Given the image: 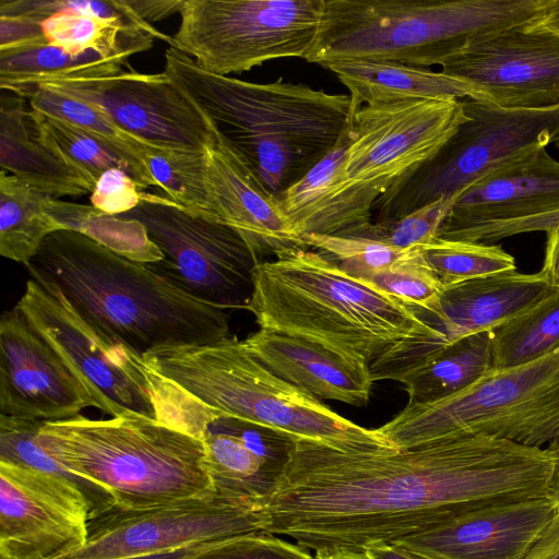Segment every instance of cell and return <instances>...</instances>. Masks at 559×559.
I'll list each match as a JSON object with an SVG mask.
<instances>
[{"label": "cell", "instance_id": "bcb514c9", "mask_svg": "<svg viewBox=\"0 0 559 559\" xmlns=\"http://www.w3.org/2000/svg\"><path fill=\"white\" fill-rule=\"evenodd\" d=\"M540 272L551 287H559V228L546 233L545 255Z\"/></svg>", "mask_w": 559, "mask_h": 559}, {"label": "cell", "instance_id": "f907efd6", "mask_svg": "<svg viewBox=\"0 0 559 559\" xmlns=\"http://www.w3.org/2000/svg\"><path fill=\"white\" fill-rule=\"evenodd\" d=\"M552 457L551 472L547 486V498L559 513V442L547 447Z\"/></svg>", "mask_w": 559, "mask_h": 559}, {"label": "cell", "instance_id": "7dc6e473", "mask_svg": "<svg viewBox=\"0 0 559 559\" xmlns=\"http://www.w3.org/2000/svg\"><path fill=\"white\" fill-rule=\"evenodd\" d=\"M226 539V538H225ZM223 539L219 540H210V542H200L190 544L180 548H176L173 550L152 552L140 556H131L118 559H192L198 555L211 549L216 546Z\"/></svg>", "mask_w": 559, "mask_h": 559}, {"label": "cell", "instance_id": "60d3db41", "mask_svg": "<svg viewBox=\"0 0 559 559\" xmlns=\"http://www.w3.org/2000/svg\"><path fill=\"white\" fill-rule=\"evenodd\" d=\"M192 559H314V556L296 543L257 532L223 539Z\"/></svg>", "mask_w": 559, "mask_h": 559}, {"label": "cell", "instance_id": "6da1fadb", "mask_svg": "<svg viewBox=\"0 0 559 559\" xmlns=\"http://www.w3.org/2000/svg\"><path fill=\"white\" fill-rule=\"evenodd\" d=\"M551 466L547 448L485 435L383 453L294 439L259 510L262 532L314 554L365 551L475 509L547 497Z\"/></svg>", "mask_w": 559, "mask_h": 559}, {"label": "cell", "instance_id": "52a82bcc", "mask_svg": "<svg viewBox=\"0 0 559 559\" xmlns=\"http://www.w3.org/2000/svg\"><path fill=\"white\" fill-rule=\"evenodd\" d=\"M543 0H325L306 59L441 66L476 37L527 24Z\"/></svg>", "mask_w": 559, "mask_h": 559}, {"label": "cell", "instance_id": "1f68e13d", "mask_svg": "<svg viewBox=\"0 0 559 559\" xmlns=\"http://www.w3.org/2000/svg\"><path fill=\"white\" fill-rule=\"evenodd\" d=\"M28 119L36 139L86 185L90 193L109 168L123 169L136 182L135 171L126 160L81 128L32 108Z\"/></svg>", "mask_w": 559, "mask_h": 559}, {"label": "cell", "instance_id": "f35d334b", "mask_svg": "<svg viewBox=\"0 0 559 559\" xmlns=\"http://www.w3.org/2000/svg\"><path fill=\"white\" fill-rule=\"evenodd\" d=\"M457 195L442 197L400 218L372 222L365 233L357 237L380 240L401 249L424 248L439 236Z\"/></svg>", "mask_w": 559, "mask_h": 559}, {"label": "cell", "instance_id": "f5cc1de1", "mask_svg": "<svg viewBox=\"0 0 559 559\" xmlns=\"http://www.w3.org/2000/svg\"><path fill=\"white\" fill-rule=\"evenodd\" d=\"M552 143L559 150V134L554 139Z\"/></svg>", "mask_w": 559, "mask_h": 559}, {"label": "cell", "instance_id": "4fadbf2b", "mask_svg": "<svg viewBox=\"0 0 559 559\" xmlns=\"http://www.w3.org/2000/svg\"><path fill=\"white\" fill-rule=\"evenodd\" d=\"M112 417L158 420L157 376L143 356L82 317L57 290L34 280L15 305Z\"/></svg>", "mask_w": 559, "mask_h": 559}, {"label": "cell", "instance_id": "2e32d148", "mask_svg": "<svg viewBox=\"0 0 559 559\" xmlns=\"http://www.w3.org/2000/svg\"><path fill=\"white\" fill-rule=\"evenodd\" d=\"M440 67L503 108L559 105V35L547 31L523 24L476 37Z\"/></svg>", "mask_w": 559, "mask_h": 559}, {"label": "cell", "instance_id": "b9f144b4", "mask_svg": "<svg viewBox=\"0 0 559 559\" xmlns=\"http://www.w3.org/2000/svg\"><path fill=\"white\" fill-rule=\"evenodd\" d=\"M141 189L123 169L109 168L96 181L91 193L92 206L108 215L134 210L141 201Z\"/></svg>", "mask_w": 559, "mask_h": 559}, {"label": "cell", "instance_id": "d6986e66", "mask_svg": "<svg viewBox=\"0 0 559 559\" xmlns=\"http://www.w3.org/2000/svg\"><path fill=\"white\" fill-rule=\"evenodd\" d=\"M552 288L540 271L495 274L444 285L437 301L424 309L436 336H413L400 345L404 362L416 366L435 352L473 334L491 332Z\"/></svg>", "mask_w": 559, "mask_h": 559}, {"label": "cell", "instance_id": "74e56055", "mask_svg": "<svg viewBox=\"0 0 559 559\" xmlns=\"http://www.w3.org/2000/svg\"><path fill=\"white\" fill-rule=\"evenodd\" d=\"M301 238L307 248L317 249L358 278L390 269L421 248L401 249L380 240L357 236L307 234Z\"/></svg>", "mask_w": 559, "mask_h": 559}, {"label": "cell", "instance_id": "ee69618b", "mask_svg": "<svg viewBox=\"0 0 559 559\" xmlns=\"http://www.w3.org/2000/svg\"><path fill=\"white\" fill-rule=\"evenodd\" d=\"M132 11L150 23L179 14L182 0H127Z\"/></svg>", "mask_w": 559, "mask_h": 559}, {"label": "cell", "instance_id": "f546056e", "mask_svg": "<svg viewBox=\"0 0 559 559\" xmlns=\"http://www.w3.org/2000/svg\"><path fill=\"white\" fill-rule=\"evenodd\" d=\"M25 98L29 108L68 121L102 141L134 169L141 190L156 187L146 165L147 153L156 147L122 130L103 111L73 97L37 87Z\"/></svg>", "mask_w": 559, "mask_h": 559}, {"label": "cell", "instance_id": "d6a6232c", "mask_svg": "<svg viewBox=\"0 0 559 559\" xmlns=\"http://www.w3.org/2000/svg\"><path fill=\"white\" fill-rule=\"evenodd\" d=\"M46 41L72 55L90 51L104 57L147 50L153 36L91 14L61 11L40 24Z\"/></svg>", "mask_w": 559, "mask_h": 559}, {"label": "cell", "instance_id": "83f0119b", "mask_svg": "<svg viewBox=\"0 0 559 559\" xmlns=\"http://www.w3.org/2000/svg\"><path fill=\"white\" fill-rule=\"evenodd\" d=\"M127 55H72L48 43L0 51V88L25 98L35 87L58 80L112 75L128 64Z\"/></svg>", "mask_w": 559, "mask_h": 559}, {"label": "cell", "instance_id": "f6af8a7d", "mask_svg": "<svg viewBox=\"0 0 559 559\" xmlns=\"http://www.w3.org/2000/svg\"><path fill=\"white\" fill-rule=\"evenodd\" d=\"M524 559H559V513L548 523Z\"/></svg>", "mask_w": 559, "mask_h": 559}, {"label": "cell", "instance_id": "7402d4cb", "mask_svg": "<svg viewBox=\"0 0 559 559\" xmlns=\"http://www.w3.org/2000/svg\"><path fill=\"white\" fill-rule=\"evenodd\" d=\"M207 159L221 223L236 229L261 262L307 248L278 199L217 131Z\"/></svg>", "mask_w": 559, "mask_h": 559}, {"label": "cell", "instance_id": "8992f818", "mask_svg": "<svg viewBox=\"0 0 559 559\" xmlns=\"http://www.w3.org/2000/svg\"><path fill=\"white\" fill-rule=\"evenodd\" d=\"M44 448L68 471L105 488L121 509L216 495L201 439L143 416L45 421Z\"/></svg>", "mask_w": 559, "mask_h": 559}, {"label": "cell", "instance_id": "d4e9b609", "mask_svg": "<svg viewBox=\"0 0 559 559\" xmlns=\"http://www.w3.org/2000/svg\"><path fill=\"white\" fill-rule=\"evenodd\" d=\"M7 92V91H5ZM25 98L2 91L0 97V165L21 181L52 197L90 193L86 185L71 173L29 133Z\"/></svg>", "mask_w": 559, "mask_h": 559}, {"label": "cell", "instance_id": "8d00e7d4", "mask_svg": "<svg viewBox=\"0 0 559 559\" xmlns=\"http://www.w3.org/2000/svg\"><path fill=\"white\" fill-rule=\"evenodd\" d=\"M423 249L428 265L443 285L516 271L514 257L495 243L437 237Z\"/></svg>", "mask_w": 559, "mask_h": 559}, {"label": "cell", "instance_id": "f1b7e54d", "mask_svg": "<svg viewBox=\"0 0 559 559\" xmlns=\"http://www.w3.org/2000/svg\"><path fill=\"white\" fill-rule=\"evenodd\" d=\"M48 194L1 169L0 253L27 264L50 234L62 227L46 212Z\"/></svg>", "mask_w": 559, "mask_h": 559}, {"label": "cell", "instance_id": "c3c4849f", "mask_svg": "<svg viewBox=\"0 0 559 559\" xmlns=\"http://www.w3.org/2000/svg\"><path fill=\"white\" fill-rule=\"evenodd\" d=\"M368 559H429L396 543H381L365 549Z\"/></svg>", "mask_w": 559, "mask_h": 559}, {"label": "cell", "instance_id": "44dd1931", "mask_svg": "<svg viewBox=\"0 0 559 559\" xmlns=\"http://www.w3.org/2000/svg\"><path fill=\"white\" fill-rule=\"evenodd\" d=\"M559 210V162L543 144L521 150L455 198L439 238L484 223Z\"/></svg>", "mask_w": 559, "mask_h": 559}, {"label": "cell", "instance_id": "9a60e30c", "mask_svg": "<svg viewBox=\"0 0 559 559\" xmlns=\"http://www.w3.org/2000/svg\"><path fill=\"white\" fill-rule=\"evenodd\" d=\"M37 87L95 107L122 130L156 148L206 151L216 141L210 119L165 72L122 71L58 80Z\"/></svg>", "mask_w": 559, "mask_h": 559}, {"label": "cell", "instance_id": "603a6c76", "mask_svg": "<svg viewBox=\"0 0 559 559\" xmlns=\"http://www.w3.org/2000/svg\"><path fill=\"white\" fill-rule=\"evenodd\" d=\"M271 371L319 400L366 406L373 378L360 362L304 337L259 329L243 340Z\"/></svg>", "mask_w": 559, "mask_h": 559}, {"label": "cell", "instance_id": "5b68a950", "mask_svg": "<svg viewBox=\"0 0 559 559\" xmlns=\"http://www.w3.org/2000/svg\"><path fill=\"white\" fill-rule=\"evenodd\" d=\"M246 310L260 329L307 338L367 365L403 340L436 335L424 308L308 248L259 263Z\"/></svg>", "mask_w": 559, "mask_h": 559}, {"label": "cell", "instance_id": "7c38bea8", "mask_svg": "<svg viewBox=\"0 0 559 559\" xmlns=\"http://www.w3.org/2000/svg\"><path fill=\"white\" fill-rule=\"evenodd\" d=\"M135 219L163 253L146 266L195 299L221 309H246L261 263L233 227L141 191L140 204L117 215Z\"/></svg>", "mask_w": 559, "mask_h": 559}, {"label": "cell", "instance_id": "e575fe53", "mask_svg": "<svg viewBox=\"0 0 559 559\" xmlns=\"http://www.w3.org/2000/svg\"><path fill=\"white\" fill-rule=\"evenodd\" d=\"M46 212L62 227L79 231L128 259L150 263L163 253L135 219L105 214L92 205L60 201L48 195Z\"/></svg>", "mask_w": 559, "mask_h": 559}, {"label": "cell", "instance_id": "e0dca14e", "mask_svg": "<svg viewBox=\"0 0 559 559\" xmlns=\"http://www.w3.org/2000/svg\"><path fill=\"white\" fill-rule=\"evenodd\" d=\"M93 511L75 487L0 463V559H59L81 549Z\"/></svg>", "mask_w": 559, "mask_h": 559}, {"label": "cell", "instance_id": "ab89813d", "mask_svg": "<svg viewBox=\"0 0 559 559\" xmlns=\"http://www.w3.org/2000/svg\"><path fill=\"white\" fill-rule=\"evenodd\" d=\"M361 280L424 309L437 301L444 287L428 265L423 248L390 269Z\"/></svg>", "mask_w": 559, "mask_h": 559}, {"label": "cell", "instance_id": "7a4b0ae2", "mask_svg": "<svg viewBox=\"0 0 559 559\" xmlns=\"http://www.w3.org/2000/svg\"><path fill=\"white\" fill-rule=\"evenodd\" d=\"M158 376V400L176 428L202 439L209 423L235 419L345 453L399 451L379 429L343 417L271 371L236 336L143 355Z\"/></svg>", "mask_w": 559, "mask_h": 559}, {"label": "cell", "instance_id": "277c9868", "mask_svg": "<svg viewBox=\"0 0 559 559\" xmlns=\"http://www.w3.org/2000/svg\"><path fill=\"white\" fill-rule=\"evenodd\" d=\"M164 72L276 198L336 145L354 115L349 95L282 78L254 83L217 75L174 47Z\"/></svg>", "mask_w": 559, "mask_h": 559}, {"label": "cell", "instance_id": "816d5d0a", "mask_svg": "<svg viewBox=\"0 0 559 559\" xmlns=\"http://www.w3.org/2000/svg\"><path fill=\"white\" fill-rule=\"evenodd\" d=\"M314 559H368L365 551H334L329 554H314Z\"/></svg>", "mask_w": 559, "mask_h": 559}, {"label": "cell", "instance_id": "7bdbcfd3", "mask_svg": "<svg viewBox=\"0 0 559 559\" xmlns=\"http://www.w3.org/2000/svg\"><path fill=\"white\" fill-rule=\"evenodd\" d=\"M555 228H559V210L520 219L473 225L460 229L444 239L495 243L501 239L520 234L547 233Z\"/></svg>", "mask_w": 559, "mask_h": 559}, {"label": "cell", "instance_id": "484cf974", "mask_svg": "<svg viewBox=\"0 0 559 559\" xmlns=\"http://www.w3.org/2000/svg\"><path fill=\"white\" fill-rule=\"evenodd\" d=\"M201 440L216 493L260 509L281 474L247 443L227 419L209 423Z\"/></svg>", "mask_w": 559, "mask_h": 559}, {"label": "cell", "instance_id": "d590c367", "mask_svg": "<svg viewBox=\"0 0 559 559\" xmlns=\"http://www.w3.org/2000/svg\"><path fill=\"white\" fill-rule=\"evenodd\" d=\"M150 174L168 199L183 209L221 222L212 189L206 151L153 150L146 155Z\"/></svg>", "mask_w": 559, "mask_h": 559}, {"label": "cell", "instance_id": "4dcf8cb0", "mask_svg": "<svg viewBox=\"0 0 559 559\" xmlns=\"http://www.w3.org/2000/svg\"><path fill=\"white\" fill-rule=\"evenodd\" d=\"M490 334L493 369L526 364L559 349V287Z\"/></svg>", "mask_w": 559, "mask_h": 559}, {"label": "cell", "instance_id": "836d02e7", "mask_svg": "<svg viewBox=\"0 0 559 559\" xmlns=\"http://www.w3.org/2000/svg\"><path fill=\"white\" fill-rule=\"evenodd\" d=\"M45 420L0 414V463L28 468L79 489L91 504L93 516L115 506L103 487L64 468L41 444L39 430Z\"/></svg>", "mask_w": 559, "mask_h": 559}, {"label": "cell", "instance_id": "cb8c5ba5", "mask_svg": "<svg viewBox=\"0 0 559 559\" xmlns=\"http://www.w3.org/2000/svg\"><path fill=\"white\" fill-rule=\"evenodd\" d=\"M325 69L336 74L348 88L353 114L366 105L408 99L472 98L487 102L474 85L442 71L374 60L342 61Z\"/></svg>", "mask_w": 559, "mask_h": 559}, {"label": "cell", "instance_id": "9c48e42d", "mask_svg": "<svg viewBox=\"0 0 559 559\" xmlns=\"http://www.w3.org/2000/svg\"><path fill=\"white\" fill-rule=\"evenodd\" d=\"M378 429L397 450L462 435L535 448L558 443L559 349L526 364L492 369L447 399L407 403Z\"/></svg>", "mask_w": 559, "mask_h": 559}, {"label": "cell", "instance_id": "3957f363", "mask_svg": "<svg viewBox=\"0 0 559 559\" xmlns=\"http://www.w3.org/2000/svg\"><path fill=\"white\" fill-rule=\"evenodd\" d=\"M25 266L32 280L59 292L82 317L141 356L229 336L224 309L79 231L50 234Z\"/></svg>", "mask_w": 559, "mask_h": 559}, {"label": "cell", "instance_id": "ac0fdd59", "mask_svg": "<svg viewBox=\"0 0 559 559\" xmlns=\"http://www.w3.org/2000/svg\"><path fill=\"white\" fill-rule=\"evenodd\" d=\"M96 407L62 357L13 308L0 320V414L45 421L78 417Z\"/></svg>", "mask_w": 559, "mask_h": 559}, {"label": "cell", "instance_id": "681fc988", "mask_svg": "<svg viewBox=\"0 0 559 559\" xmlns=\"http://www.w3.org/2000/svg\"><path fill=\"white\" fill-rule=\"evenodd\" d=\"M526 25L559 35V0H543L539 13Z\"/></svg>", "mask_w": 559, "mask_h": 559}, {"label": "cell", "instance_id": "30bf717a", "mask_svg": "<svg viewBox=\"0 0 559 559\" xmlns=\"http://www.w3.org/2000/svg\"><path fill=\"white\" fill-rule=\"evenodd\" d=\"M325 0H182L170 47L229 76L284 59H307Z\"/></svg>", "mask_w": 559, "mask_h": 559}, {"label": "cell", "instance_id": "8fae6325", "mask_svg": "<svg viewBox=\"0 0 559 559\" xmlns=\"http://www.w3.org/2000/svg\"><path fill=\"white\" fill-rule=\"evenodd\" d=\"M468 119L428 160L374 203V222L400 218L442 197H454L523 148L547 146L559 134V105L509 109L462 99Z\"/></svg>", "mask_w": 559, "mask_h": 559}, {"label": "cell", "instance_id": "ffe728a7", "mask_svg": "<svg viewBox=\"0 0 559 559\" xmlns=\"http://www.w3.org/2000/svg\"><path fill=\"white\" fill-rule=\"evenodd\" d=\"M555 515L547 497L492 504L394 543L429 559H524Z\"/></svg>", "mask_w": 559, "mask_h": 559}, {"label": "cell", "instance_id": "5bb4252c", "mask_svg": "<svg viewBox=\"0 0 559 559\" xmlns=\"http://www.w3.org/2000/svg\"><path fill=\"white\" fill-rule=\"evenodd\" d=\"M257 532L259 509L219 493L140 510L114 506L88 521L81 549L59 559H118Z\"/></svg>", "mask_w": 559, "mask_h": 559}, {"label": "cell", "instance_id": "ba28073f", "mask_svg": "<svg viewBox=\"0 0 559 559\" xmlns=\"http://www.w3.org/2000/svg\"><path fill=\"white\" fill-rule=\"evenodd\" d=\"M467 119L459 99L360 107L353 115L343 173L312 202L307 234L362 235L378 199L431 158Z\"/></svg>", "mask_w": 559, "mask_h": 559}, {"label": "cell", "instance_id": "4316f807", "mask_svg": "<svg viewBox=\"0 0 559 559\" xmlns=\"http://www.w3.org/2000/svg\"><path fill=\"white\" fill-rule=\"evenodd\" d=\"M493 369L490 332L463 337L426 357L403 374L408 403H432L452 396Z\"/></svg>", "mask_w": 559, "mask_h": 559}]
</instances>
